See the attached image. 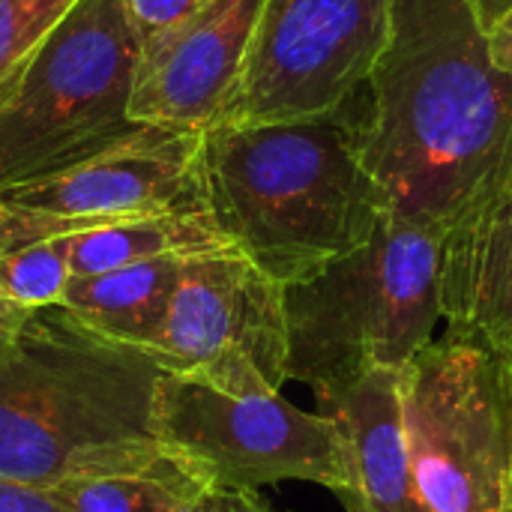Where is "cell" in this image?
<instances>
[{"label":"cell","instance_id":"obj_11","mask_svg":"<svg viewBox=\"0 0 512 512\" xmlns=\"http://www.w3.org/2000/svg\"><path fill=\"white\" fill-rule=\"evenodd\" d=\"M264 0H201L141 42L129 117L171 129H210L228 108Z\"/></svg>","mask_w":512,"mask_h":512},{"label":"cell","instance_id":"obj_22","mask_svg":"<svg viewBox=\"0 0 512 512\" xmlns=\"http://www.w3.org/2000/svg\"><path fill=\"white\" fill-rule=\"evenodd\" d=\"M489 48L495 63L512 75V6H507L492 24H489Z\"/></svg>","mask_w":512,"mask_h":512},{"label":"cell","instance_id":"obj_21","mask_svg":"<svg viewBox=\"0 0 512 512\" xmlns=\"http://www.w3.org/2000/svg\"><path fill=\"white\" fill-rule=\"evenodd\" d=\"M30 315H33L30 309L18 306V303L6 300V297L0 294V360H6V357L18 348L21 333H24Z\"/></svg>","mask_w":512,"mask_h":512},{"label":"cell","instance_id":"obj_6","mask_svg":"<svg viewBox=\"0 0 512 512\" xmlns=\"http://www.w3.org/2000/svg\"><path fill=\"white\" fill-rule=\"evenodd\" d=\"M411 471L429 512H512V354L447 333L402 369Z\"/></svg>","mask_w":512,"mask_h":512},{"label":"cell","instance_id":"obj_14","mask_svg":"<svg viewBox=\"0 0 512 512\" xmlns=\"http://www.w3.org/2000/svg\"><path fill=\"white\" fill-rule=\"evenodd\" d=\"M189 255H165L96 276H72L60 300L90 330L150 354Z\"/></svg>","mask_w":512,"mask_h":512},{"label":"cell","instance_id":"obj_10","mask_svg":"<svg viewBox=\"0 0 512 512\" xmlns=\"http://www.w3.org/2000/svg\"><path fill=\"white\" fill-rule=\"evenodd\" d=\"M150 354L234 393L288 384L285 285L237 246L189 255Z\"/></svg>","mask_w":512,"mask_h":512},{"label":"cell","instance_id":"obj_7","mask_svg":"<svg viewBox=\"0 0 512 512\" xmlns=\"http://www.w3.org/2000/svg\"><path fill=\"white\" fill-rule=\"evenodd\" d=\"M153 429L162 450L204 486L249 489L303 480L345 495V438L324 414H309L279 390L234 393L195 372H165L156 384Z\"/></svg>","mask_w":512,"mask_h":512},{"label":"cell","instance_id":"obj_20","mask_svg":"<svg viewBox=\"0 0 512 512\" xmlns=\"http://www.w3.org/2000/svg\"><path fill=\"white\" fill-rule=\"evenodd\" d=\"M0 512H69L48 489L0 477Z\"/></svg>","mask_w":512,"mask_h":512},{"label":"cell","instance_id":"obj_17","mask_svg":"<svg viewBox=\"0 0 512 512\" xmlns=\"http://www.w3.org/2000/svg\"><path fill=\"white\" fill-rule=\"evenodd\" d=\"M72 279V237H51L0 252V294L30 312L60 306Z\"/></svg>","mask_w":512,"mask_h":512},{"label":"cell","instance_id":"obj_5","mask_svg":"<svg viewBox=\"0 0 512 512\" xmlns=\"http://www.w3.org/2000/svg\"><path fill=\"white\" fill-rule=\"evenodd\" d=\"M138 57L141 36L123 0H78L0 90V189L129 135Z\"/></svg>","mask_w":512,"mask_h":512},{"label":"cell","instance_id":"obj_3","mask_svg":"<svg viewBox=\"0 0 512 512\" xmlns=\"http://www.w3.org/2000/svg\"><path fill=\"white\" fill-rule=\"evenodd\" d=\"M168 369L147 351L36 309L0 360V477L54 489L75 477L141 471L165 459L153 429Z\"/></svg>","mask_w":512,"mask_h":512},{"label":"cell","instance_id":"obj_16","mask_svg":"<svg viewBox=\"0 0 512 512\" xmlns=\"http://www.w3.org/2000/svg\"><path fill=\"white\" fill-rule=\"evenodd\" d=\"M204 483L165 453L150 468L75 477L48 489L69 512H177Z\"/></svg>","mask_w":512,"mask_h":512},{"label":"cell","instance_id":"obj_13","mask_svg":"<svg viewBox=\"0 0 512 512\" xmlns=\"http://www.w3.org/2000/svg\"><path fill=\"white\" fill-rule=\"evenodd\" d=\"M441 318L447 333L512 354V201L492 198L441 246Z\"/></svg>","mask_w":512,"mask_h":512},{"label":"cell","instance_id":"obj_9","mask_svg":"<svg viewBox=\"0 0 512 512\" xmlns=\"http://www.w3.org/2000/svg\"><path fill=\"white\" fill-rule=\"evenodd\" d=\"M201 138L198 129L138 123L63 171L0 189V252L159 213L204 210Z\"/></svg>","mask_w":512,"mask_h":512},{"label":"cell","instance_id":"obj_12","mask_svg":"<svg viewBox=\"0 0 512 512\" xmlns=\"http://www.w3.org/2000/svg\"><path fill=\"white\" fill-rule=\"evenodd\" d=\"M318 414L345 438L351 489L339 498L348 512H429L411 471L402 369H369L366 375L318 387Z\"/></svg>","mask_w":512,"mask_h":512},{"label":"cell","instance_id":"obj_24","mask_svg":"<svg viewBox=\"0 0 512 512\" xmlns=\"http://www.w3.org/2000/svg\"><path fill=\"white\" fill-rule=\"evenodd\" d=\"M498 198H507V201H512V165H510V174H507V183H504V192H501Z\"/></svg>","mask_w":512,"mask_h":512},{"label":"cell","instance_id":"obj_4","mask_svg":"<svg viewBox=\"0 0 512 512\" xmlns=\"http://www.w3.org/2000/svg\"><path fill=\"white\" fill-rule=\"evenodd\" d=\"M441 246V231L387 210L369 240L288 285V381L318 390L405 369L441 321Z\"/></svg>","mask_w":512,"mask_h":512},{"label":"cell","instance_id":"obj_15","mask_svg":"<svg viewBox=\"0 0 512 512\" xmlns=\"http://www.w3.org/2000/svg\"><path fill=\"white\" fill-rule=\"evenodd\" d=\"M225 246L231 243L207 210L159 213L72 234V276H96L165 255H201Z\"/></svg>","mask_w":512,"mask_h":512},{"label":"cell","instance_id":"obj_18","mask_svg":"<svg viewBox=\"0 0 512 512\" xmlns=\"http://www.w3.org/2000/svg\"><path fill=\"white\" fill-rule=\"evenodd\" d=\"M78 0H0V90Z\"/></svg>","mask_w":512,"mask_h":512},{"label":"cell","instance_id":"obj_8","mask_svg":"<svg viewBox=\"0 0 512 512\" xmlns=\"http://www.w3.org/2000/svg\"><path fill=\"white\" fill-rule=\"evenodd\" d=\"M390 15L393 0H264L219 123L306 120L345 108L369 84Z\"/></svg>","mask_w":512,"mask_h":512},{"label":"cell","instance_id":"obj_2","mask_svg":"<svg viewBox=\"0 0 512 512\" xmlns=\"http://www.w3.org/2000/svg\"><path fill=\"white\" fill-rule=\"evenodd\" d=\"M360 126L363 93L324 117L204 129V210L285 288L357 249L387 213L360 156Z\"/></svg>","mask_w":512,"mask_h":512},{"label":"cell","instance_id":"obj_19","mask_svg":"<svg viewBox=\"0 0 512 512\" xmlns=\"http://www.w3.org/2000/svg\"><path fill=\"white\" fill-rule=\"evenodd\" d=\"M177 512H270V507L258 498V492L249 489L204 486Z\"/></svg>","mask_w":512,"mask_h":512},{"label":"cell","instance_id":"obj_23","mask_svg":"<svg viewBox=\"0 0 512 512\" xmlns=\"http://www.w3.org/2000/svg\"><path fill=\"white\" fill-rule=\"evenodd\" d=\"M474 6H477V12H480V18L486 21V27L507 9L512 6V0H474Z\"/></svg>","mask_w":512,"mask_h":512},{"label":"cell","instance_id":"obj_1","mask_svg":"<svg viewBox=\"0 0 512 512\" xmlns=\"http://www.w3.org/2000/svg\"><path fill=\"white\" fill-rule=\"evenodd\" d=\"M360 156L393 216L441 234L504 192L512 75L474 0H393L363 90Z\"/></svg>","mask_w":512,"mask_h":512}]
</instances>
